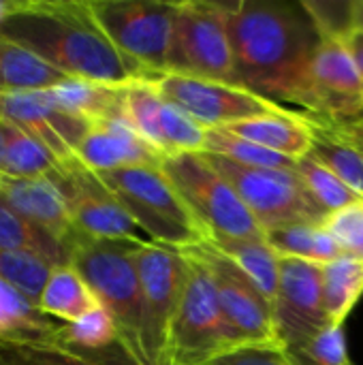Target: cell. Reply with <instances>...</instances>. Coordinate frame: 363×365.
I'll use <instances>...</instances> for the list:
<instances>
[{"instance_id": "f546056e", "label": "cell", "mask_w": 363, "mask_h": 365, "mask_svg": "<svg viewBox=\"0 0 363 365\" xmlns=\"http://www.w3.org/2000/svg\"><path fill=\"white\" fill-rule=\"evenodd\" d=\"M4 122V120H2ZM62 167V160L39 139L4 122V178L32 180L49 178ZM0 175V178H2Z\"/></svg>"}, {"instance_id": "277c9868", "label": "cell", "mask_w": 363, "mask_h": 365, "mask_svg": "<svg viewBox=\"0 0 363 365\" xmlns=\"http://www.w3.org/2000/svg\"><path fill=\"white\" fill-rule=\"evenodd\" d=\"M98 175L150 242L186 250L210 240L160 167H133Z\"/></svg>"}, {"instance_id": "d6a6232c", "label": "cell", "mask_w": 363, "mask_h": 365, "mask_svg": "<svg viewBox=\"0 0 363 365\" xmlns=\"http://www.w3.org/2000/svg\"><path fill=\"white\" fill-rule=\"evenodd\" d=\"M295 173L300 175L302 184L306 186L308 195L315 199V203L327 216H332L336 212H342V210H347V207L362 201V197L357 192H353L336 173H332L325 165H321L310 154L297 158Z\"/></svg>"}, {"instance_id": "d590c367", "label": "cell", "mask_w": 363, "mask_h": 365, "mask_svg": "<svg viewBox=\"0 0 363 365\" xmlns=\"http://www.w3.org/2000/svg\"><path fill=\"white\" fill-rule=\"evenodd\" d=\"M287 355L295 365H353L344 325H327L312 340L289 349Z\"/></svg>"}, {"instance_id": "b9f144b4", "label": "cell", "mask_w": 363, "mask_h": 365, "mask_svg": "<svg viewBox=\"0 0 363 365\" xmlns=\"http://www.w3.org/2000/svg\"><path fill=\"white\" fill-rule=\"evenodd\" d=\"M15 2H17V0H0V24H2L11 13H13Z\"/></svg>"}, {"instance_id": "603a6c76", "label": "cell", "mask_w": 363, "mask_h": 365, "mask_svg": "<svg viewBox=\"0 0 363 365\" xmlns=\"http://www.w3.org/2000/svg\"><path fill=\"white\" fill-rule=\"evenodd\" d=\"M66 79L71 77L0 34V94L51 90Z\"/></svg>"}, {"instance_id": "52a82bcc", "label": "cell", "mask_w": 363, "mask_h": 365, "mask_svg": "<svg viewBox=\"0 0 363 365\" xmlns=\"http://www.w3.org/2000/svg\"><path fill=\"white\" fill-rule=\"evenodd\" d=\"M135 265L141 282V351L145 365H169V342L178 317L188 261L180 250L139 242Z\"/></svg>"}, {"instance_id": "4316f807", "label": "cell", "mask_w": 363, "mask_h": 365, "mask_svg": "<svg viewBox=\"0 0 363 365\" xmlns=\"http://www.w3.org/2000/svg\"><path fill=\"white\" fill-rule=\"evenodd\" d=\"M0 248L36 255L47 263H51L53 267L71 265V252L66 250V246H62L56 237H51L41 227L26 220L2 199H0Z\"/></svg>"}, {"instance_id": "ba28073f", "label": "cell", "mask_w": 363, "mask_h": 365, "mask_svg": "<svg viewBox=\"0 0 363 365\" xmlns=\"http://www.w3.org/2000/svg\"><path fill=\"white\" fill-rule=\"evenodd\" d=\"M203 154L231 182L263 233L291 225H325L327 214L315 203L295 171L244 167L210 152Z\"/></svg>"}, {"instance_id": "5bb4252c", "label": "cell", "mask_w": 363, "mask_h": 365, "mask_svg": "<svg viewBox=\"0 0 363 365\" xmlns=\"http://www.w3.org/2000/svg\"><path fill=\"white\" fill-rule=\"evenodd\" d=\"M310 115L347 122L363 115V79L344 45V36H323L306 75L300 101Z\"/></svg>"}, {"instance_id": "ab89813d", "label": "cell", "mask_w": 363, "mask_h": 365, "mask_svg": "<svg viewBox=\"0 0 363 365\" xmlns=\"http://www.w3.org/2000/svg\"><path fill=\"white\" fill-rule=\"evenodd\" d=\"M344 45H347V49H349V53H351V58L355 62V68L359 71L363 79V34L355 32V30H349L344 34Z\"/></svg>"}, {"instance_id": "e0dca14e", "label": "cell", "mask_w": 363, "mask_h": 365, "mask_svg": "<svg viewBox=\"0 0 363 365\" xmlns=\"http://www.w3.org/2000/svg\"><path fill=\"white\" fill-rule=\"evenodd\" d=\"M0 120L43 141L62 163L75 158V150L90 128L88 120L62 109L49 90L0 94Z\"/></svg>"}, {"instance_id": "83f0119b", "label": "cell", "mask_w": 363, "mask_h": 365, "mask_svg": "<svg viewBox=\"0 0 363 365\" xmlns=\"http://www.w3.org/2000/svg\"><path fill=\"white\" fill-rule=\"evenodd\" d=\"M323 308L329 325H344L357 302L363 297V263L340 257L321 265Z\"/></svg>"}, {"instance_id": "8992f818", "label": "cell", "mask_w": 363, "mask_h": 365, "mask_svg": "<svg viewBox=\"0 0 363 365\" xmlns=\"http://www.w3.org/2000/svg\"><path fill=\"white\" fill-rule=\"evenodd\" d=\"M90 9L116 45L148 81L167 73L180 2L169 0H88Z\"/></svg>"}, {"instance_id": "d6986e66", "label": "cell", "mask_w": 363, "mask_h": 365, "mask_svg": "<svg viewBox=\"0 0 363 365\" xmlns=\"http://www.w3.org/2000/svg\"><path fill=\"white\" fill-rule=\"evenodd\" d=\"M0 199L21 214L32 225L47 231L71 252L73 244L81 235L75 229L66 197L49 178H0Z\"/></svg>"}, {"instance_id": "8d00e7d4", "label": "cell", "mask_w": 363, "mask_h": 365, "mask_svg": "<svg viewBox=\"0 0 363 365\" xmlns=\"http://www.w3.org/2000/svg\"><path fill=\"white\" fill-rule=\"evenodd\" d=\"M325 227L338 240L344 257L363 263V199L342 212L327 216Z\"/></svg>"}, {"instance_id": "2e32d148", "label": "cell", "mask_w": 363, "mask_h": 365, "mask_svg": "<svg viewBox=\"0 0 363 365\" xmlns=\"http://www.w3.org/2000/svg\"><path fill=\"white\" fill-rule=\"evenodd\" d=\"M272 310L285 351L295 349L321 334L329 325L323 308L321 265L293 257H280L278 291Z\"/></svg>"}, {"instance_id": "4fadbf2b", "label": "cell", "mask_w": 363, "mask_h": 365, "mask_svg": "<svg viewBox=\"0 0 363 365\" xmlns=\"http://www.w3.org/2000/svg\"><path fill=\"white\" fill-rule=\"evenodd\" d=\"M66 197L75 229L90 240H131L150 242L141 237V229L120 205L116 195L105 186L98 173L90 171L77 158L62 163L49 175Z\"/></svg>"}, {"instance_id": "f1b7e54d", "label": "cell", "mask_w": 363, "mask_h": 365, "mask_svg": "<svg viewBox=\"0 0 363 365\" xmlns=\"http://www.w3.org/2000/svg\"><path fill=\"white\" fill-rule=\"evenodd\" d=\"M265 240L280 257H293L317 265H327L344 257L338 240L325 225H291L267 231Z\"/></svg>"}, {"instance_id": "836d02e7", "label": "cell", "mask_w": 363, "mask_h": 365, "mask_svg": "<svg viewBox=\"0 0 363 365\" xmlns=\"http://www.w3.org/2000/svg\"><path fill=\"white\" fill-rule=\"evenodd\" d=\"M49 338L68 349L86 353H101L116 344H122L118 325L105 308H98L75 323H60L56 334Z\"/></svg>"}, {"instance_id": "d4e9b609", "label": "cell", "mask_w": 363, "mask_h": 365, "mask_svg": "<svg viewBox=\"0 0 363 365\" xmlns=\"http://www.w3.org/2000/svg\"><path fill=\"white\" fill-rule=\"evenodd\" d=\"M308 115V122L312 126V148L310 156L317 158L321 165H325L332 173H336L353 192H357L363 199V152L357 150L353 143H349L338 130L323 118Z\"/></svg>"}, {"instance_id": "cb8c5ba5", "label": "cell", "mask_w": 363, "mask_h": 365, "mask_svg": "<svg viewBox=\"0 0 363 365\" xmlns=\"http://www.w3.org/2000/svg\"><path fill=\"white\" fill-rule=\"evenodd\" d=\"M126 86H107V83L71 77L62 81L60 86L51 88L49 94L62 109L92 124L105 118L124 115V88Z\"/></svg>"}, {"instance_id": "e575fe53", "label": "cell", "mask_w": 363, "mask_h": 365, "mask_svg": "<svg viewBox=\"0 0 363 365\" xmlns=\"http://www.w3.org/2000/svg\"><path fill=\"white\" fill-rule=\"evenodd\" d=\"M51 272L53 265L36 255L0 248V278L21 291L36 306L45 284L51 278Z\"/></svg>"}, {"instance_id": "ac0fdd59", "label": "cell", "mask_w": 363, "mask_h": 365, "mask_svg": "<svg viewBox=\"0 0 363 365\" xmlns=\"http://www.w3.org/2000/svg\"><path fill=\"white\" fill-rule=\"evenodd\" d=\"M75 158L94 173H109L133 167H160L167 156L150 145L126 115H113L90 124L75 150Z\"/></svg>"}, {"instance_id": "ffe728a7", "label": "cell", "mask_w": 363, "mask_h": 365, "mask_svg": "<svg viewBox=\"0 0 363 365\" xmlns=\"http://www.w3.org/2000/svg\"><path fill=\"white\" fill-rule=\"evenodd\" d=\"M0 365H139L122 344L101 353L68 349L51 338H0Z\"/></svg>"}, {"instance_id": "6da1fadb", "label": "cell", "mask_w": 363, "mask_h": 365, "mask_svg": "<svg viewBox=\"0 0 363 365\" xmlns=\"http://www.w3.org/2000/svg\"><path fill=\"white\" fill-rule=\"evenodd\" d=\"M225 15L240 83L278 105H300L323 38L304 0H240L225 4Z\"/></svg>"}, {"instance_id": "9c48e42d", "label": "cell", "mask_w": 363, "mask_h": 365, "mask_svg": "<svg viewBox=\"0 0 363 365\" xmlns=\"http://www.w3.org/2000/svg\"><path fill=\"white\" fill-rule=\"evenodd\" d=\"M167 73L242 86L227 32L225 2H180Z\"/></svg>"}, {"instance_id": "44dd1931", "label": "cell", "mask_w": 363, "mask_h": 365, "mask_svg": "<svg viewBox=\"0 0 363 365\" xmlns=\"http://www.w3.org/2000/svg\"><path fill=\"white\" fill-rule=\"evenodd\" d=\"M225 130L244 137L257 145L278 152L289 158H302L312 148V126L306 113H295L291 109L250 118L227 126Z\"/></svg>"}, {"instance_id": "4dcf8cb0", "label": "cell", "mask_w": 363, "mask_h": 365, "mask_svg": "<svg viewBox=\"0 0 363 365\" xmlns=\"http://www.w3.org/2000/svg\"><path fill=\"white\" fill-rule=\"evenodd\" d=\"M60 321L45 317L34 302L0 278V338H49Z\"/></svg>"}, {"instance_id": "3957f363", "label": "cell", "mask_w": 363, "mask_h": 365, "mask_svg": "<svg viewBox=\"0 0 363 365\" xmlns=\"http://www.w3.org/2000/svg\"><path fill=\"white\" fill-rule=\"evenodd\" d=\"M137 244L79 235L71 248V265L113 317L126 353L139 365H145L141 351V282L133 257Z\"/></svg>"}, {"instance_id": "30bf717a", "label": "cell", "mask_w": 363, "mask_h": 365, "mask_svg": "<svg viewBox=\"0 0 363 365\" xmlns=\"http://www.w3.org/2000/svg\"><path fill=\"white\" fill-rule=\"evenodd\" d=\"M184 252L197 259L201 267L208 272L212 287L216 291L218 306L233 336L235 349L242 346L282 349L270 299L229 257H225L208 240L199 246L186 248Z\"/></svg>"}, {"instance_id": "74e56055", "label": "cell", "mask_w": 363, "mask_h": 365, "mask_svg": "<svg viewBox=\"0 0 363 365\" xmlns=\"http://www.w3.org/2000/svg\"><path fill=\"white\" fill-rule=\"evenodd\" d=\"M210 365H295L280 346H242L233 349Z\"/></svg>"}, {"instance_id": "9a60e30c", "label": "cell", "mask_w": 363, "mask_h": 365, "mask_svg": "<svg viewBox=\"0 0 363 365\" xmlns=\"http://www.w3.org/2000/svg\"><path fill=\"white\" fill-rule=\"evenodd\" d=\"M124 115L163 156L199 154L205 150L208 130L169 103L148 79L131 81L124 88Z\"/></svg>"}, {"instance_id": "7a4b0ae2", "label": "cell", "mask_w": 363, "mask_h": 365, "mask_svg": "<svg viewBox=\"0 0 363 365\" xmlns=\"http://www.w3.org/2000/svg\"><path fill=\"white\" fill-rule=\"evenodd\" d=\"M0 34L73 79L107 86L145 79L109 41L88 0H17Z\"/></svg>"}, {"instance_id": "8fae6325", "label": "cell", "mask_w": 363, "mask_h": 365, "mask_svg": "<svg viewBox=\"0 0 363 365\" xmlns=\"http://www.w3.org/2000/svg\"><path fill=\"white\" fill-rule=\"evenodd\" d=\"M180 252L188 261V278L171 329L169 365H210L233 351L235 342L208 272L188 252Z\"/></svg>"}, {"instance_id": "5b68a950", "label": "cell", "mask_w": 363, "mask_h": 365, "mask_svg": "<svg viewBox=\"0 0 363 365\" xmlns=\"http://www.w3.org/2000/svg\"><path fill=\"white\" fill-rule=\"evenodd\" d=\"M160 171L208 231L210 240L265 235L231 182L214 169L203 152L167 156L160 163Z\"/></svg>"}, {"instance_id": "484cf974", "label": "cell", "mask_w": 363, "mask_h": 365, "mask_svg": "<svg viewBox=\"0 0 363 365\" xmlns=\"http://www.w3.org/2000/svg\"><path fill=\"white\" fill-rule=\"evenodd\" d=\"M212 242L225 257H229L257 287L259 291L274 304L278 291L280 276V255L270 246L263 237H242V240H208Z\"/></svg>"}, {"instance_id": "1f68e13d", "label": "cell", "mask_w": 363, "mask_h": 365, "mask_svg": "<svg viewBox=\"0 0 363 365\" xmlns=\"http://www.w3.org/2000/svg\"><path fill=\"white\" fill-rule=\"evenodd\" d=\"M210 154L223 156L231 163L244 165V167H261V169H282V171H295L297 160L282 156L278 152H272L263 145H257L244 137H237L225 128L208 130L205 135V150Z\"/></svg>"}, {"instance_id": "f35d334b", "label": "cell", "mask_w": 363, "mask_h": 365, "mask_svg": "<svg viewBox=\"0 0 363 365\" xmlns=\"http://www.w3.org/2000/svg\"><path fill=\"white\" fill-rule=\"evenodd\" d=\"M327 122L338 130V135H342L349 143H353L357 150L363 152V115L355 120H347V122H332V120Z\"/></svg>"}, {"instance_id": "7bdbcfd3", "label": "cell", "mask_w": 363, "mask_h": 365, "mask_svg": "<svg viewBox=\"0 0 363 365\" xmlns=\"http://www.w3.org/2000/svg\"><path fill=\"white\" fill-rule=\"evenodd\" d=\"M4 169V122L0 120V175Z\"/></svg>"}, {"instance_id": "7c38bea8", "label": "cell", "mask_w": 363, "mask_h": 365, "mask_svg": "<svg viewBox=\"0 0 363 365\" xmlns=\"http://www.w3.org/2000/svg\"><path fill=\"white\" fill-rule=\"evenodd\" d=\"M156 90L184 113H188L205 130L227 128L231 124L285 111L287 107L263 98L248 88L223 81L184 77L165 73L152 79Z\"/></svg>"}, {"instance_id": "60d3db41", "label": "cell", "mask_w": 363, "mask_h": 365, "mask_svg": "<svg viewBox=\"0 0 363 365\" xmlns=\"http://www.w3.org/2000/svg\"><path fill=\"white\" fill-rule=\"evenodd\" d=\"M351 30L363 34V0L351 2Z\"/></svg>"}, {"instance_id": "7402d4cb", "label": "cell", "mask_w": 363, "mask_h": 365, "mask_svg": "<svg viewBox=\"0 0 363 365\" xmlns=\"http://www.w3.org/2000/svg\"><path fill=\"white\" fill-rule=\"evenodd\" d=\"M98 308H103L98 297L73 265L53 267L39 299V310L45 317L60 323H75Z\"/></svg>"}]
</instances>
